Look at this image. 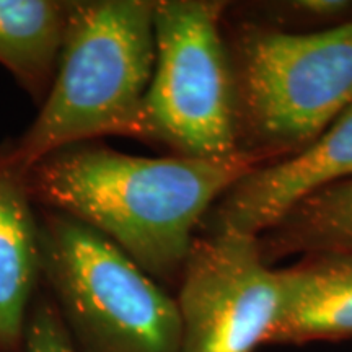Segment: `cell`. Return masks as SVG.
<instances>
[{"label": "cell", "instance_id": "obj_1", "mask_svg": "<svg viewBox=\"0 0 352 352\" xmlns=\"http://www.w3.org/2000/svg\"><path fill=\"white\" fill-rule=\"evenodd\" d=\"M259 165L245 152L223 160L138 157L91 140L43 157L25 182L39 209L85 223L157 283L175 284L196 228L223 192Z\"/></svg>", "mask_w": 352, "mask_h": 352}, {"label": "cell", "instance_id": "obj_2", "mask_svg": "<svg viewBox=\"0 0 352 352\" xmlns=\"http://www.w3.org/2000/svg\"><path fill=\"white\" fill-rule=\"evenodd\" d=\"M153 10L155 0H67L50 91L23 135L6 142L20 168L69 145L127 138L155 63Z\"/></svg>", "mask_w": 352, "mask_h": 352}, {"label": "cell", "instance_id": "obj_3", "mask_svg": "<svg viewBox=\"0 0 352 352\" xmlns=\"http://www.w3.org/2000/svg\"><path fill=\"white\" fill-rule=\"evenodd\" d=\"M228 41L240 152H300L352 107V20L314 32L243 25Z\"/></svg>", "mask_w": 352, "mask_h": 352}, {"label": "cell", "instance_id": "obj_4", "mask_svg": "<svg viewBox=\"0 0 352 352\" xmlns=\"http://www.w3.org/2000/svg\"><path fill=\"white\" fill-rule=\"evenodd\" d=\"M227 8L220 0H155V63L127 138L201 160L241 153L235 76L223 34Z\"/></svg>", "mask_w": 352, "mask_h": 352}, {"label": "cell", "instance_id": "obj_5", "mask_svg": "<svg viewBox=\"0 0 352 352\" xmlns=\"http://www.w3.org/2000/svg\"><path fill=\"white\" fill-rule=\"evenodd\" d=\"M39 245L41 279L78 352H179L175 297L120 246L47 209Z\"/></svg>", "mask_w": 352, "mask_h": 352}, {"label": "cell", "instance_id": "obj_6", "mask_svg": "<svg viewBox=\"0 0 352 352\" xmlns=\"http://www.w3.org/2000/svg\"><path fill=\"white\" fill-rule=\"evenodd\" d=\"M277 270L258 236L196 233L178 280L179 352H254L267 344L279 311Z\"/></svg>", "mask_w": 352, "mask_h": 352}, {"label": "cell", "instance_id": "obj_7", "mask_svg": "<svg viewBox=\"0 0 352 352\" xmlns=\"http://www.w3.org/2000/svg\"><path fill=\"white\" fill-rule=\"evenodd\" d=\"M352 178V107L300 152L246 173L215 202L201 230L261 236L302 202Z\"/></svg>", "mask_w": 352, "mask_h": 352}, {"label": "cell", "instance_id": "obj_8", "mask_svg": "<svg viewBox=\"0 0 352 352\" xmlns=\"http://www.w3.org/2000/svg\"><path fill=\"white\" fill-rule=\"evenodd\" d=\"M279 311L266 346L352 340V253H314L277 270Z\"/></svg>", "mask_w": 352, "mask_h": 352}, {"label": "cell", "instance_id": "obj_9", "mask_svg": "<svg viewBox=\"0 0 352 352\" xmlns=\"http://www.w3.org/2000/svg\"><path fill=\"white\" fill-rule=\"evenodd\" d=\"M20 168L0 145V352H23L26 321L41 280L39 217Z\"/></svg>", "mask_w": 352, "mask_h": 352}, {"label": "cell", "instance_id": "obj_10", "mask_svg": "<svg viewBox=\"0 0 352 352\" xmlns=\"http://www.w3.org/2000/svg\"><path fill=\"white\" fill-rule=\"evenodd\" d=\"M67 0H0V65L41 104L54 78Z\"/></svg>", "mask_w": 352, "mask_h": 352}, {"label": "cell", "instance_id": "obj_11", "mask_svg": "<svg viewBox=\"0 0 352 352\" xmlns=\"http://www.w3.org/2000/svg\"><path fill=\"white\" fill-rule=\"evenodd\" d=\"M258 243L267 264L296 254L352 253V178L302 202Z\"/></svg>", "mask_w": 352, "mask_h": 352}, {"label": "cell", "instance_id": "obj_12", "mask_svg": "<svg viewBox=\"0 0 352 352\" xmlns=\"http://www.w3.org/2000/svg\"><path fill=\"white\" fill-rule=\"evenodd\" d=\"M23 352H78L52 297L43 296L33 300Z\"/></svg>", "mask_w": 352, "mask_h": 352}, {"label": "cell", "instance_id": "obj_13", "mask_svg": "<svg viewBox=\"0 0 352 352\" xmlns=\"http://www.w3.org/2000/svg\"><path fill=\"white\" fill-rule=\"evenodd\" d=\"M276 7L294 19L305 21H336V25L352 20V2L349 0H294Z\"/></svg>", "mask_w": 352, "mask_h": 352}]
</instances>
